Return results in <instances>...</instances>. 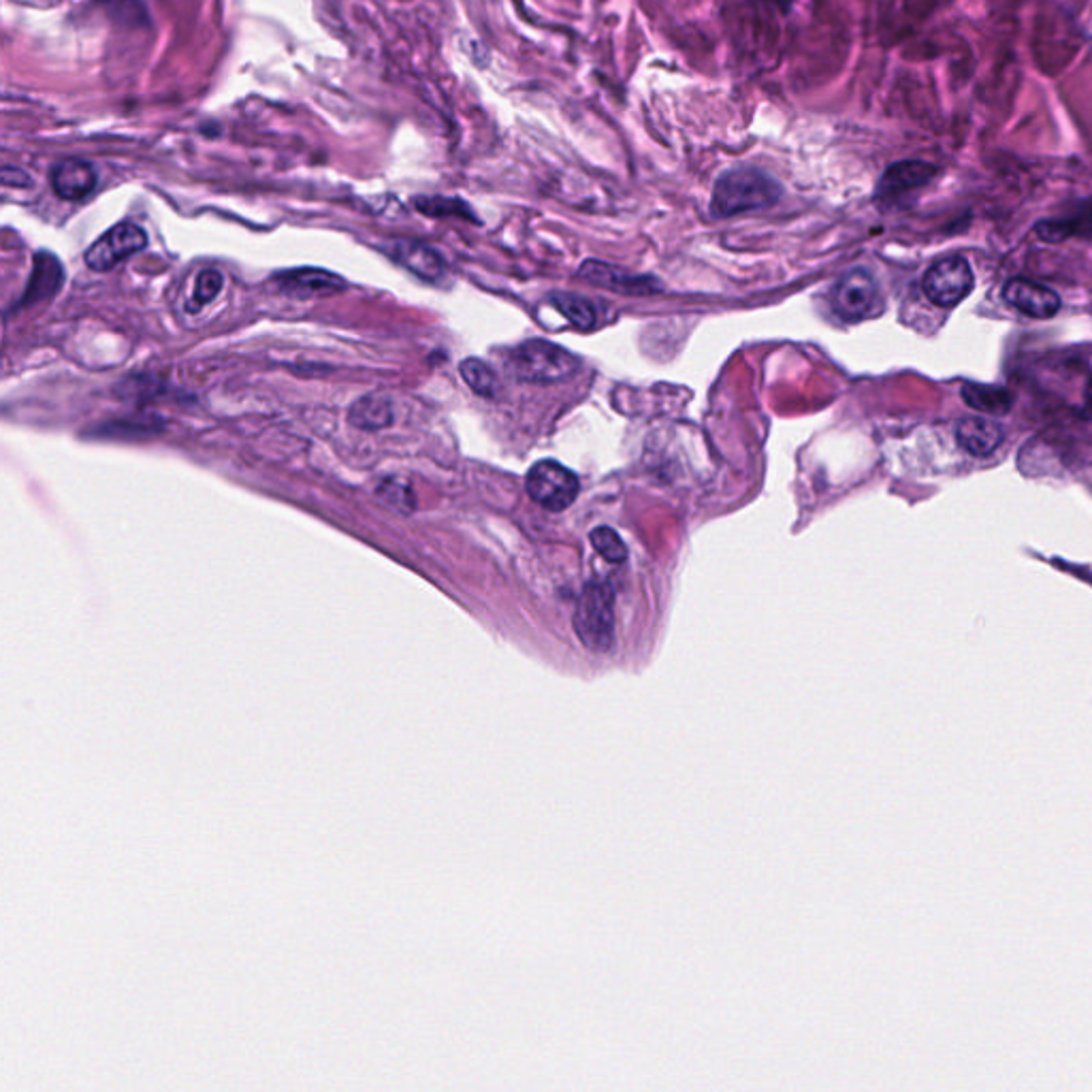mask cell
Returning a JSON list of instances; mask_svg holds the SVG:
<instances>
[{
	"mask_svg": "<svg viewBox=\"0 0 1092 1092\" xmlns=\"http://www.w3.org/2000/svg\"><path fill=\"white\" fill-rule=\"evenodd\" d=\"M783 195L781 184L758 167H732L713 186L711 214L713 218H732L766 210Z\"/></svg>",
	"mask_w": 1092,
	"mask_h": 1092,
	"instance_id": "obj_1",
	"label": "cell"
},
{
	"mask_svg": "<svg viewBox=\"0 0 1092 1092\" xmlns=\"http://www.w3.org/2000/svg\"><path fill=\"white\" fill-rule=\"evenodd\" d=\"M574 630L580 643L589 651L605 653L615 643V595L613 589L602 580H591L582 589L576 613Z\"/></svg>",
	"mask_w": 1092,
	"mask_h": 1092,
	"instance_id": "obj_2",
	"label": "cell"
},
{
	"mask_svg": "<svg viewBox=\"0 0 1092 1092\" xmlns=\"http://www.w3.org/2000/svg\"><path fill=\"white\" fill-rule=\"evenodd\" d=\"M580 367L578 356L553 342L530 340L513 352V369L525 383L549 385L570 378Z\"/></svg>",
	"mask_w": 1092,
	"mask_h": 1092,
	"instance_id": "obj_3",
	"label": "cell"
},
{
	"mask_svg": "<svg viewBox=\"0 0 1092 1092\" xmlns=\"http://www.w3.org/2000/svg\"><path fill=\"white\" fill-rule=\"evenodd\" d=\"M527 494L546 511L561 513L570 508L578 498V476L553 459H544L532 465L527 472Z\"/></svg>",
	"mask_w": 1092,
	"mask_h": 1092,
	"instance_id": "obj_4",
	"label": "cell"
},
{
	"mask_svg": "<svg viewBox=\"0 0 1092 1092\" xmlns=\"http://www.w3.org/2000/svg\"><path fill=\"white\" fill-rule=\"evenodd\" d=\"M975 285L971 265L963 256H948L929 267L921 280L924 295L939 308H954L963 301Z\"/></svg>",
	"mask_w": 1092,
	"mask_h": 1092,
	"instance_id": "obj_5",
	"label": "cell"
},
{
	"mask_svg": "<svg viewBox=\"0 0 1092 1092\" xmlns=\"http://www.w3.org/2000/svg\"><path fill=\"white\" fill-rule=\"evenodd\" d=\"M147 246L145 231L135 222H120L101 235L86 250V265L92 271H111L120 262L141 252Z\"/></svg>",
	"mask_w": 1092,
	"mask_h": 1092,
	"instance_id": "obj_6",
	"label": "cell"
},
{
	"mask_svg": "<svg viewBox=\"0 0 1092 1092\" xmlns=\"http://www.w3.org/2000/svg\"><path fill=\"white\" fill-rule=\"evenodd\" d=\"M833 308L845 320H862L879 314L881 293L866 269L847 271L833 291Z\"/></svg>",
	"mask_w": 1092,
	"mask_h": 1092,
	"instance_id": "obj_7",
	"label": "cell"
},
{
	"mask_svg": "<svg viewBox=\"0 0 1092 1092\" xmlns=\"http://www.w3.org/2000/svg\"><path fill=\"white\" fill-rule=\"evenodd\" d=\"M937 176V167L926 160H900L890 165L883 172L877 184V199L888 203L905 197L913 191H919L933 182Z\"/></svg>",
	"mask_w": 1092,
	"mask_h": 1092,
	"instance_id": "obj_8",
	"label": "cell"
},
{
	"mask_svg": "<svg viewBox=\"0 0 1092 1092\" xmlns=\"http://www.w3.org/2000/svg\"><path fill=\"white\" fill-rule=\"evenodd\" d=\"M1003 299L1030 318H1052L1061 310V297L1028 278H1011L1003 287Z\"/></svg>",
	"mask_w": 1092,
	"mask_h": 1092,
	"instance_id": "obj_9",
	"label": "cell"
},
{
	"mask_svg": "<svg viewBox=\"0 0 1092 1092\" xmlns=\"http://www.w3.org/2000/svg\"><path fill=\"white\" fill-rule=\"evenodd\" d=\"M578 276L589 280L595 287L609 289L621 295H651L655 291H660V285H657L655 278L628 274L624 269L609 265V262H599V260L582 262Z\"/></svg>",
	"mask_w": 1092,
	"mask_h": 1092,
	"instance_id": "obj_10",
	"label": "cell"
},
{
	"mask_svg": "<svg viewBox=\"0 0 1092 1092\" xmlns=\"http://www.w3.org/2000/svg\"><path fill=\"white\" fill-rule=\"evenodd\" d=\"M49 184L61 199L82 201L94 193V188L99 184V174L88 160L67 158L51 167Z\"/></svg>",
	"mask_w": 1092,
	"mask_h": 1092,
	"instance_id": "obj_11",
	"label": "cell"
},
{
	"mask_svg": "<svg viewBox=\"0 0 1092 1092\" xmlns=\"http://www.w3.org/2000/svg\"><path fill=\"white\" fill-rule=\"evenodd\" d=\"M1005 431L990 417H963L956 423V440L973 457H988L1003 444Z\"/></svg>",
	"mask_w": 1092,
	"mask_h": 1092,
	"instance_id": "obj_12",
	"label": "cell"
},
{
	"mask_svg": "<svg viewBox=\"0 0 1092 1092\" xmlns=\"http://www.w3.org/2000/svg\"><path fill=\"white\" fill-rule=\"evenodd\" d=\"M280 289L297 299L329 297L346 289V282L331 271L323 269H295L285 271L276 278Z\"/></svg>",
	"mask_w": 1092,
	"mask_h": 1092,
	"instance_id": "obj_13",
	"label": "cell"
},
{
	"mask_svg": "<svg viewBox=\"0 0 1092 1092\" xmlns=\"http://www.w3.org/2000/svg\"><path fill=\"white\" fill-rule=\"evenodd\" d=\"M65 282V269L63 262L56 258L51 252H36L32 258V271L28 278V287L22 295V301L17 308H24L30 304H39V301L51 299L61 291Z\"/></svg>",
	"mask_w": 1092,
	"mask_h": 1092,
	"instance_id": "obj_14",
	"label": "cell"
},
{
	"mask_svg": "<svg viewBox=\"0 0 1092 1092\" xmlns=\"http://www.w3.org/2000/svg\"><path fill=\"white\" fill-rule=\"evenodd\" d=\"M391 256L398 260L402 267L410 269L414 276H419L429 282H438L446 271V262L442 254L436 248H431L421 241H412V239L393 241Z\"/></svg>",
	"mask_w": 1092,
	"mask_h": 1092,
	"instance_id": "obj_15",
	"label": "cell"
},
{
	"mask_svg": "<svg viewBox=\"0 0 1092 1092\" xmlns=\"http://www.w3.org/2000/svg\"><path fill=\"white\" fill-rule=\"evenodd\" d=\"M549 304L580 331L595 329L602 323V314H605V308L595 304L593 299L576 293H553L549 295Z\"/></svg>",
	"mask_w": 1092,
	"mask_h": 1092,
	"instance_id": "obj_16",
	"label": "cell"
},
{
	"mask_svg": "<svg viewBox=\"0 0 1092 1092\" xmlns=\"http://www.w3.org/2000/svg\"><path fill=\"white\" fill-rule=\"evenodd\" d=\"M960 395L969 408L986 414V417H1005L1013 408V395L1005 387L967 383L960 389Z\"/></svg>",
	"mask_w": 1092,
	"mask_h": 1092,
	"instance_id": "obj_17",
	"label": "cell"
},
{
	"mask_svg": "<svg viewBox=\"0 0 1092 1092\" xmlns=\"http://www.w3.org/2000/svg\"><path fill=\"white\" fill-rule=\"evenodd\" d=\"M348 421L363 431H380L393 423V404L385 395H365L350 406Z\"/></svg>",
	"mask_w": 1092,
	"mask_h": 1092,
	"instance_id": "obj_18",
	"label": "cell"
},
{
	"mask_svg": "<svg viewBox=\"0 0 1092 1092\" xmlns=\"http://www.w3.org/2000/svg\"><path fill=\"white\" fill-rule=\"evenodd\" d=\"M459 371H461V378L465 380V385L472 389L474 393L482 395V398H496V395L500 393L498 375L484 361L465 359V361H461Z\"/></svg>",
	"mask_w": 1092,
	"mask_h": 1092,
	"instance_id": "obj_19",
	"label": "cell"
},
{
	"mask_svg": "<svg viewBox=\"0 0 1092 1092\" xmlns=\"http://www.w3.org/2000/svg\"><path fill=\"white\" fill-rule=\"evenodd\" d=\"M414 207H417L421 214L433 216V218L459 216V218H465V220L478 222V218L472 212V207H469L461 199H455V197H417V199H414Z\"/></svg>",
	"mask_w": 1092,
	"mask_h": 1092,
	"instance_id": "obj_20",
	"label": "cell"
},
{
	"mask_svg": "<svg viewBox=\"0 0 1092 1092\" xmlns=\"http://www.w3.org/2000/svg\"><path fill=\"white\" fill-rule=\"evenodd\" d=\"M222 285H224V278L218 269H203L197 276L195 289H193L191 299H188L186 310L191 314H197L207 304H212V301L218 297V293L222 291Z\"/></svg>",
	"mask_w": 1092,
	"mask_h": 1092,
	"instance_id": "obj_21",
	"label": "cell"
},
{
	"mask_svg": "<svg viewBox=\"0 0 1092 1092\" xmlns=\"http://www.w3.org/2000/svg\"><path fill=\"white\" fill-rule=\"evenodd\" d=\"M589 540L593 549L611 563H621L628 557V546L621 540V536L613 530V527H595L589 534Z\"/></svg>",
	"mask_w": 1092,
	"mask_h": 1092,
	"instance_id": "obj_22",
	"label": "cell"
},
{
	"mask_svg": "<svg viewBox=\"0 0 1092 1092\" xmlns=\"http://www.w3.org/2000/svg\"><path fill=\"white\" fill-rule=\"evenodd\" d=\"M378 496L391 506L395 508V511H400L404 515H410L414 513V494H412V486L408 482H404L402 478H387L378 484Z\"/></svg>",
	"mask_w": 1092,
	"mask_h": 1092,
	"instance_id": "obj_23",
	"label": "cell"
},
{
	"mask_svg": "<svg viewBox=\"0 0 1092 1092\" xmlns=\"http://www.w3.org/2000/svg\"><path fill=\"white\" fill-rule=\"evenodd\" d=\"M3 182L7 186H15V188H28L32 184L28 174L22 172V169H15V167H5L3 169Z\"/></svg>",
	"mask_w": 1092,
	"mask_h": 1092,
	"instance_id": "obj_24",
	"label": "cell"
}]
</instances>
